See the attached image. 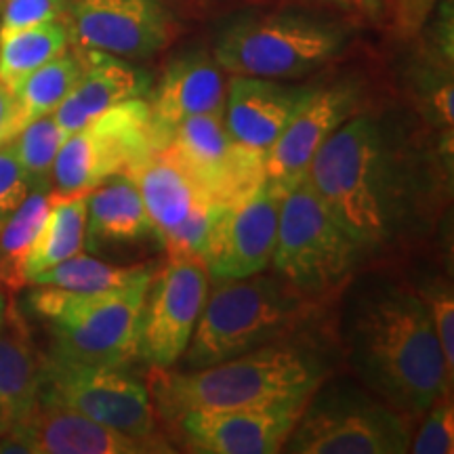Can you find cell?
<instances>
[{
    "mask_svg": "<svg viewBox=\"0 0 454 454\" xmlns=\"http://www.w3.org/2000/svg\"><path fill=\"white\" fill-rule=\"evenodd\" d=\"M66 133L55 122L53 114L36 118L26 124L20 133L11 139L13 150L21 167H24L32 190L51 192V177H53V164L57 152L64 145Z\"/></svg>",
    "mask_w": 454,
    "mask_h": 454,
    "instance_id": "obj_29",
    "label": "cell"
},
{
    "mask_svg": "<svg viewBox=\"0 0 454 454\" xmlns=\"http://www.w3.org/2000/svg\"><path fill=\"white\" fill-rule=\"evenodd\" d=\"M158 154L185 170L204 194L221 204H238L265 179V154L231 139L223 112L181 121Z\"/></svg>",
    "mask_w": 454,
    "mask_h": 454,
    "instance_id": "obj_12",
    "label": "cell"
},
{
    "mask_svg": "<svg viewBox=\"0 0 454 454\" xmlns=\"http://www.w3.org/2000/svg\"><path fill=\"white\" fill-rule=\"evenodd\" d=\"M362 251L303 177L284 194L271 265L305 294H326L351 274Z\"/></svg>",
    "mask_w": 454,
    "mask_h": 454,
    "instance_id": "obj_8",
    "label": "cell"
},
{
    "mask_svg": "<svg viewBox=\"0 0 454 454\" xmlns=\"http://www.w3.org/2000/svg\"><path fill=\"white\" fill-rule=\"evenodd\" d=\"M421 427L411 440L412 454H452L454 452V406L452 395L444 394L423 412Z\"/></svg>",
    "mask_w": 454,
    "mask_h": 454,
    "instance_id": "obj_30",
    "label": "cell"
},
{
    "mask_svg": "<svg viewBox=\"0 0 454 454\" xmlns=\"http://www.w3.org/2000/svg\"><path fill=\"white\" fill-rule=\"evenodd\" d=\"M81 51L84 57L81 81L53 112L55 122L64 130L66 137L87 127L93 118L110 107L122 101L144 98L152 87L150 74L129 64V59L99 53V51Z\"/></svg>",
    "mask_w": 454,
    "mask_h": 454,
    "instance_id": "obj_20",
    "label": "cell"
},
{
    "mask_svg": "<svg viewBox=\"0 0 454 454\" xmlns=\"http://www.w3.org/2000/svg\"><path fill=\"white\" fill-rule=\"evenodd\" d=\"M156 238L175 230L198 204L211 200L185 170L162 154H152L130 170Z\"/></svg>",
    "mask_w": 454,
    "mask_h": 454,
    "instance_id": "obj_22",
    "label": "cell"
},
{
    "mask_svg": "<svg viewBox=\"0 0 454 454\" xmlns=\"http://www.w3.org/2000/svg\"><path fill=\"white\" fill-rule=\"evenodd\" d=\"M152 276H154V270L145 268V265H129V268L127 265H112L78 253L53 265V268L32 276L27 284H32V286H55L72 293L99 294L150 284Z\"/></svg>",
    "mask_w": 454,
    "mask_h": 454,
    "instance_id": "obj_26",
    "label": "cell"
},
{
    "mask_svg": "<svg viewBox=\"0 0 454 454\" xmlns=\"http://www.w3.org/2000/svg\"><path fill=\"white\" fill-rule=\"evenodd\" d=\"M0 34L24 30L64 17L67 0H3Z\"/></svg>",
    "mask_w": 454,
    "mask_h": 454,
    "instance_id": "obj_33",
    "label": "cell"
},
{
    "mask_svg": "<svg viewBox=\"0 0 454 454\" xmlns=\"http://www.w3.org/2000/svg\"><path fill=\"white\" fill-rule=\"evenodd\" d=\"M32 192L24 167L17 160L13 144H0V227Z\"/></svg>",
    "mask_w": 454,
    "mask_h": 454,
    "instance_id": "obj_32",
    "label": "cell"
},
{
    "mask_svg": "<svg viewBox=\"0 0 454 454\" xmlns=\"http://www.w3.org/2000/svg\"><path fill=\"white\" fill-rule=\"evenodd\" d=\"M9 417H7V412H4V408H3V404H0V435L4 434V431H7V427H9Z\"/></svg>",
    "mask_w": 454,
    "mask_h": 454,
    "instance_id": "obj_36",
    "label": "cell"
},
{
    "mask_svg": "<svg viewBox=\"0 0 454 454\" xmlns=\"http://www.w3.org/2000/svg\"><path fill=\"white\" fill-rule=\"evenodd\" d=\"M286 187L265 177L253 194L230 207L204 254L213 280H236L270 268Z\"/></svg>",
    "mask_w": 454,
    "mask_h": 454,
    "instance_id": "obj_16",
    "label": "cell"
},
{
    "mask_svg": "<svg viewBox=\"0 0 454 454\" xmlns=\"http://www.w3.org/2000/svg\"><path fill=\"white\" fill-rule=\"evenodd\" d=\"M51 192L32 190L0 227V286L17 293L26 286V261L47 219Z\"/></svg>",
    "mask_w": 454,
    "mask_h": 454,
    "instance_id": "obj_27",
    "label": "cell"
},
{
    "mask_svg": "<svg viewBox=\"0 0 454 454\" xmlns=\"http://www.w3.org/2000/svg\"><path fill=\"white\" fill-rule=\"evenodd\" d=\"M411 417L354 385L317 387L282 450L294 454H404Z\"/></svg>",
    "mask_w": 454,
    "mask_h": 454,
    "instance_id": "obj_7",
    "label": "cell"
},
{
    "mask_svg": "<svg viewBox=\"0 0 454 454\" xmlns=\"http://www.w3.org/2000/svg\"><path fill=\"white\" fill-rule=\"evenodd\" d=\"M147 238H156V231L130 175H116L89 192L84 247L104 251L107 247L137 244Z\"/></svg>",
    "mask_w": 454,
    "mask_h": 454,
    "instance_id": "obj_21",
    "label": "cell"
},
{
    "mask_svg": "<svg viewBox=\"0 0 454 454\" xmlns=\"http://www.w3.org/2000/svg\"><path fill=\"white\" fill-rule=\"evenodd\" d=\"M0 3H3V0H0Z\"/></svg>",
    "mask_w": 454,
    "mask_h": 454,
    "instance_id": "obj_37",
    "label": "cell"
},
{
    "mask_svg": "<svg viewBox=\"0 0 454 454\" xmlns=\"http://www.w3.org/2000/svg\"><path fill=\"white\" fill-rule=\"evenodd\" d=\"M211 274L198 257H168L152 276L137 320L135 357L158 371L177 366L207 303Z\"/></svg>",
    "mask_w": 454,
    "mask_h": 454,
    "instance_id": "obj_11",
    "label": "cell"
},
{
    "mask_svg": "<svg viewBox=\"0 0 454 454\" xmlns=\"http://www.w3.org/2000/svg\"><path fill=\"white\" fill-rule=\"evenodd\" d=\"M309 397L223 411H194L175 423L179 425L181 440L192 452L274 454L291 438Z\"/></svg>",
    "mask_w": 454,
    "mask_h": 454,
    "instance_id": "obj_14",
    "label": "cell"
},
{
    "mask_svg": "<svg viewBox=\"0 0 454 454\" xmlns=\"http://www.w3.org/2000/svg\"><path fill=\"white\" fill-rule=\"evenodd\" d=\"M84 70L82 51L78 53H61L55 59L36 67L11 89L15 101V127L17 133L36 118L53 114L70 90L81 81Z\"/></svg>",
    "mask_w": 454,
    "mask_h": 454,
    "instance_id": "obj_24",
    "label": "cell"
},
{
    "mask_svg": "<svg viewBox=\"0 0 454 454\" xmlns=\"http://www.w3.org/2000/svg\"><path fill=\"white\" fill-rule=\"evenodd\" d=\"M213 293L192 334L184 357V371L217 364L263 345L288 339L314 314L309 294L301 293L282 276L215 280Z\"/></svg>",
    "mask_w": 454,
    "mask_h": 454,
    "instance_id": "obj_4",
    "label": "cell"
},
{
    "mask_svg": "<svg viewBox=\"0 0 454 454\" xmlns=\"http://www.w3.org/2000/svg\"><path fill=\"white\" fill-rule=\"evenodd\" d=\"M87 227V196L59 198L51 194L47 219L26 261V282L61 261L82 253Z\"/></svg>",
    "mask_w": 454,
    "mask_h": 454,
    "instance_id": "obj_25",
    "label": "cell"
},
{
    "mask_svg": "<svg viewBox=\"0 0 454 454\" xmlns=\"http://www.w3.org/2000/svg\"><path fill=\"white\" fill-rule=\"evenodd\" d=\"M0 452L26 454H147L170 452L164 442L139 440L106 427L70 408L38 404L0 435Z\"/></svg>",
    "mask_w": 454,
    "mask_h": 454,
    "instance_id": "obj_15",
    "label": "cell"
},
{
    "mask_svg": "<svg viewBox=\"0 0 454 454\" xmlns=\"http://www.w3.org/2000/svg\"><path fill=\"white\" fill-rule=\"evenodd\" d=\"M305 177L360 251L385 247L404 223V167L383 124L368 114H356L334 130Z\"/></svg>",
    "mask_w": 454,
    "mask_h": 454,
    "instance_id": "obj_1",
    "label": "cell"
},
{
    "mask_svg": "<svg viewBox=\"0 0 454 454\" xmlns=\"http://www.w3.org/2000/svg\"><path fill=\"white\" fill-rule=\"evenodd\" d=\"M419 297L423 299L427 314L434 325L435 337L440 340V349L444 354L448 372L454 377V297L450 284L438 280L427 284Z\"/></svg>",
    "mask_w": 454,
    "mask_h": 454,
    "instance_id": "obj_31",
    "label": "cell"
},
{
    "mask_svg": "<svg viewBox=\"0 0 454 454\" xmlns=\"http://www.w3.org/2000/svg\"><path fill=\"white\" fill-rule=\"evenodd\" d=\"M147 286L99 294L36 286L27 297V308L47 322L49 354L124 368L135 357L137 320Z\"/></svg>",
    "mask_w": 454,
    "mask_h": 454,
    "instance_id": "obj_5",
    "label": "cell"
},
{
    "mask_svg": "<svg viewBox=\"0 0 454 454\" xmlns=\"http://www.w3.org/2000/svg\"><path fill=\"white\" fill-rule=\"evenodd\" d=\"M66 27L78 49L145 59L173 43V15L160 0H67Z\"/></svg>",
    "mask_w": 454,
    "mask_h": 454,
    "instance_id": "obj_13",
    "label": "cell"
},
{
    "mask_svg": "<svg viewBox=\"0 0 454 454\" xmlns=\"http://www.w3.org/2000/svg\"><path fill=\"white\" fill-rule=\"evenodd\" d=\"M7 311H9V301L0 293V328L4 326V320H7Z\"/></svg>",
    "mask_w": 454,
    "mask_h": 454,
    "instance_id": "obj_35",
    "label": "cell"
},
{
    "mask_svg": "<svg viewBox=\"0 0 454 454\" xmlns=\"http://www.w3.org/2000/svg\"><path fill=\"white\" fill-rule=\"evenodd\" d=\"M328 372L331 368L320 351L284 339L192 371L154 368L150 394L156 412L175 423L194 411H223L309 397L326 381Z\"/></svg>",
    "mask_w": 454,
    "mask_h": 454,
    "instance_id": "obj_3",
    "label": "cell"
},
{
    "mask_svg": "<svg viewBox=\"0 0 454 454\" xmlns=\"http://www.w3.org/2000/svg\"><path fill=\"white\" fill-rule=\"evenodd\" d=\"M357 107L360 98L351 84L311 89L284 133L265 152V177L291 190L305 177L316 152L340 124L356 116Z\"/></svg>",
    "mask_w": 454,
    "mask_h": 454,
    "instance_id": "obj_17",
    "label": "cell"
},
{
    "mask_svg": "<svg viewBox=\"0 0 454 454\" xmlns=\"http://www.w3.org/2000/svg\"><path fill=\"white\" fill-rule=\"evenodd\" d=\"M70 34L59 20L0 34V84L9 90L27 74L66 53Z\"/></svg>",
    "mask_w": 454,
    "mask_h": 454,
    "instance_id": "obj_28",
    "label": "cell"
},
{
    "mask_svg": "<svg viewBox=\"0 0 454 454\" xmlns=\"http://www.w3.org/2000/svg\"><path fill=\"white\" fill-rule=\"evenodd\" d=\"M351 364L366 387L406 417L450 394L440 340L419 293L389 286L360 305L349 333Z\"/></svg>",
    "mask_w": 454,
    "mask_h": 454,
    "instance_id": "obj_2",
    "label": "cell"
},
{
    "mask_svg": "<svg viewBox=\"0 0 454 454\" xmlns=\"http://www.w3.org/2000/svg\"><path fill=\"white\" fill-rule=\"evenodd\" d=\"M158 152L150 104L141 98L110 107L72 133L57 152L51 194L87 196L116 175H129Z\"/></svg>",
    "mask_w": 454,
    "mask_h": 454,
    "instance_id": "obj_9",
    "label": "cell"
},
{
    "mask_svg": "<svg viewBox=\"0 0 454 454\" xmlns=\"http://www.w3.org/2000/svg\"><path fill=\"white\" fill-rule=\"evenodd\" d=\"M225 93L223 67L215 55L190 53L170 61L150 104L158 150H162L170 130L185 118L223 112Z\"/></svg>",
    "mask_w": 454,
    "mask_h": 454,
    "instance_id": "obj_19",
    "label": "cell"
},
{
    "mask_svg": "<svg viewBox=\"0 0 454 454\" xmlns=\"http://www.w3.org/2000/svg\"><path fill=\"white\" fill-rule=\"evenodd\" d=\"M17 135L15 101L11 90L0 84V144H7Z\"/></svg>",
    "mask_w": 454,
    "mask_h": 454,
    "instance_id": "obj_34",
    "label": "cell"
},
{
    "mask_svg": "<svg viewBox=\"0 0 454 454\" xmlns=\"http://www.w3.org/2000/svg\"><path fill=\"white\" fill-rule=\"evenodd\" d=\"M311 87L284 84L254 76H231L227 84L223 122L236 144L268 152L293 121Z\"/></svg>",
    "mask_w": 454,
    "mask_h": 454,
    "instance_id": "obj_18",
    "label": "cell"
},
{
    "mask_svg": "<svg viewBox=\"0 0 454 454\" xmlns=\"http://www.w3.org/2000/svg\"><path fill=\"white\" fill-rule=\"evenodd\" d=\"M38 404L70 408L121 434L162 442L150 389L121 366L87 364L53 354L41 356Z\"/></svg>",
    "mask_w": 454,
    "mask_h": 454,
    "instance_id": "obj_10",
    "label": "cell"
},
{
    "mask_svg": "<svg viewBox=\"0 0 454 454\" xmlns=\"http://www.w3.org/2000/svg\"><path fill=\"white\" fill-rule=\"evenodd\" d=\"M345 43L348 34L333 21L274 13L227 27L215 44V59L231 76L299 81L333 61Z\"/></svg>",
    "mask_w": 454,
    "mask_h": 454,
    "instance_id": "obj_6",
    "label": "cell"
},
{
    "mask_svg": "<svg viewBox=\"0 0 454 454\" xmlns=\"http://www.w3.org/2000/svg\"><path fill=\"white\" fill-rule=\"evenodd\" d=\"M41 395V356L13 305L0 328V404L15 423L38 406ZM9 423V425H11Z\"/></svg>",
    "mask_w": 454,
    "mask_h": 454,
    "instance_id": "obj_23",
    "label": "cell"
}]
</instances>
